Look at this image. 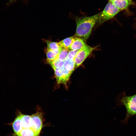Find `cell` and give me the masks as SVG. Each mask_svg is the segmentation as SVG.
Masks as SVG:
<instances>
[{
  "instance_id": "obj_1",
  "label": "cell",
  "mask_w": 136,
  "mask_h": 136,
  "mask_svg": "<svg viewBox=\"0 0 136 136\" xmlns=\"http://www.w3.org/2000/svg\"><path fill=\"white\" fill-rule=\"evenodd\" d=\"M101 12L90 16L76 18L75 36L81 38L85 42L90 35L93 28L98 22Z\"/></svg>"
},
{
  "instance_id": "obj_2",
  "label": "cell",
  "mask_w": 136,
  "mask_h": 136,
  "mask_svg": "<svg viewBox=\"0 0 136 136\" xmlns=\"http://www.w3.org/2000/svg\"><path fill=\"white\" fill-rule=\"evenodd\" d=\"M116 100L118 106H124L125 108L126 116L121 122L126 124L131 117L136 116V93L131 96H127L124 91L118 95Z\"/></svg>"
},
{
  "instance_id": "obj_3",
  "label": "cell",
  "mask_w": 136,
  "mask_h": 136,
  "mask_svg": "<svg viewBox=\"0 0 136 136\" xmlns=\"http://www.w3.org/2000/svg\"><path fill=\"white\" fill-rule=\"evenodd\" d=\"M121 10L111 3L109 2L101 12L98 22L101 23L114 17Z\"/></svg>"
},
{
  "instance_id": "obj_4",
  "label": "cell",
  "mask_w": 136,
  "mask_h": 136,
  "mask_svg": "<svg viewBox=\"0 0 136 136\" xmlns=\"http://www.w3.org/2000/svg\"><path fill=\"white\" fill-rule=\"evenodd\" d=\"M55 78L57 82V85L62 84L64 85L66 88H67V83L72 72L67 70L63 67L59 69H53Z\"/></svg>"
},
{
  "instance_id": "obj_5",
  "label": "cell",
  "mask_w": 136,
  "mask_h": 136,
  "mask_svg": "<svg viewBox=\"0 0 136 136\" xmlns=\"http://www.w3.org/2000/svg\"><path fill=\"white\" fill-rule=\"evenodd\" d=\"M95 47H92L87 45L78 50L75 59V69L79 67L91 54Z\"/></svg>"
},
{
  "instance_id": "obj_6",
  "label": "cell",
  "mask_w": 136,
  "mask_h": 136,
  "mask_svg": "<svg viewBox=\"0 0 136 136\" xmlns=\"http://www.w3.org/2000/svg\"><path fill=\"white\" fill-rule=\"evenodd\" d=\"M32 122V128L37 132L40 133L43 127V117L42 113L37 112L30 115Z\"/></svg>"
},
{
  "instance_id": "obj_7",
  "label": "cell",
  "mask_w": 136,
  "mask_h": 136,
  "mask_svg": "<svg viewBox=\"0 0 136 136\" xmlns=\"http://www.w3.org/2000/svg\"><path fill=\"white\" fill-rule=\"evenodd\" d=\"M74 36L73 42L68 49L69 50H78L87 45L82 39L75 36Z\"/></svg>"
},
{
  "instance_id": "obj_8",
  "label": "cell",
  "mask_w": 136,
  "mask_h": 136,
  "mask_svg": "<svg viewBox=\"0 0 136 136\" xmlns=\"http://www.w3.org/2000/svg\"><path fill=\"white\" fill-rule=\"evenodd\" d=\"M40 133L35 131L32 128H22L17 133H13L12 136H40Z\"/></svg>"
},
{
  "instance_id": "obj_9",
  "label": "cell",
  "mask_w": 136,
  "mask_h": 136,
  "mask_svg": "<svg viewBox=\"0 0 136 136\" xmlns=\"http://www.w3.org/2000/svg\"><path fill=\"white\" fill-rule=\"evenodd\" d=\"M19 114L22 128H32V122L30 116L23 114L20 113Z\"/></svg>"
},
{
  "instance_id": "obj_10",
  "label": "cell",
  "mask_w": 136,
  "mask_h": 136,
  "mask_svg": "<svg viewBox=\"0 0 136 136\" xmlns=\"http://www.w3.org/2000/svg\"><path fill=\"white\" fill-rule=\"evenodd\" d=\"M112 3L121 11L127 9L132 3L129 0H115Z\"/></svg>"
},
{
  "instance_id": "obj_11",
  "label": "cell",
  "mask_w": 136,
  "mask_h": 136,
  "mask_svg": "<svg viewBox=\"0 0 136 136\" xmlns=\"http://www.w3.org/2000/svg\"><path fill=\"white\" fill-rule=\"evenodd\" d=\"M8 124L12 126L14 131L13 133L16 134L19 132L22 128L20 114L17 116L12 122Z\"/></svg>"
},
{
  "instance_id": "obj_12",
  "label": "cell",
  "mask_w": 136,
  "mask_h": 136,
  "mask_svg": "<svg viewBox=\"0 0 136 136\" xmlns=\"http://www.w3.org/2000/svg\"><path fill=\"white\" fill-rule=\"evenodd\" d=\"M62 48L60 50L54 51L49 50L47 49L46 50L47 61L48 63L57 59L58 54Z\"/></svg>"
},
{
  "instance_id": "obj_13",
  "label": "cell",
  "mask_w": 136,
  "mask_h": 136,
  "mask_svg": "<svg viewBox=\"0 0 136 136\" xmlns=\"http://www.w3.org/2000/svg\"><path fill=\"white\" fill-rule=\"evenodd\" d=\"M63 66L67 70L73 73L75 70L74 60L66 58L64 61Z\"/></svg>"
},
{
  "instance_id": "obj_14",
  "label": "cell",
  "mask_w": 136,
  "mask_h": 136,
  "mask_svg": "<svg viewBox=\"0 0 136 136\" xmlns=\"http://www.w3.org/2000/svg\"><path fill=\"white\" fill-rule=\"evenodd\" d=\"M47 45V49L48 50L54 51L61 49L62 47L60 46L58 43L53 42L48 40H45Z\"/></svg>"
},
{
  "instance_id": "obj_15",
  "label": "cell",
  "mask_w": 136,
  "mask_h": 136,
  "mask_svg": "<svg viewBox=\"0 0 136 136\" xmlns=\"http://www.w3.org/2000/svg\"><path fill=\"white\" fill-rule=\"evenodd\" d=\"M74 37V36L66 38L58 42V43L62 47L68 49L73 42Z\"/></svg>"
},
{
  "instance_id": "obj_16",
  "label": "cell",
  "mask_w": 136,
  "mask_h": 136,
  "mask_svg": "<svg viewBox=\"0 0 136 136\" xmlns=\"http://www.w3.org/2000/svg\"><path fill=\"white\" fill-rule=\"evenodd\" d=\"M69 51L68 49L62 47L57 59L61 61H64L67 58Z\"/></svg>"
},
{
  "instance_id": "obj_17",
  "label": "cell",
  "mask_w": 136,
  "mask_h": 136,
  "mask_svg": "<svg viewBox=\"0 0 136 136\" xmlns=\"http://www.w3.org/2000/svg\"><path fill=\"white\" fill-rule=\"evenodd\" d=\"M53 69L61 68L63 66L64 61H61L57 59L49 62Z\"/></svg>"
},
{
  "instance_id": "obj_18",
  "label": "cell",
  "mask_w": 136,
  "mask_h": 136,
  "mask_svg": "<svg viewBox=\"0 0 136 136\" xmlns=\"http://www.w3.org/2000/svg\"><path fill=\"white\" fill-rule=\"evenodd\" d=\"M78 51L70 50L68 53L67 58L75 60V58Z\"/></svg>"
},
{
  "instance_id": "obj_19",
  "label": "cell",
  "mask_w": 136,
  "mask_h": 136,
  "mask_svg": "<svg viewBox=\"0 0 136 136\" xmlns=\"http://www.w3.org/2000/svg\"><path fill=\"white\" fill-rule=\"evenodd\" d=\"M9 0V3H13L14 2H15L16 0Z\"/></svg>"
},
{
  "instance_id": "obj_20",
  "label": "cell",
  "mask_w": 136,
  "mask_h": 136,
  "mask_svg": "<svg viewBox=\"0 0 136 136\" xmlns=\"http://www.w3.org/2000/svg\"><path fill=\"white\" fill-rule=\"evenodd\" d=\"M115 0H109V2L112 3Z\"/></svg>"
},
{
  "instance_id": "obj_21",
  "label": "cell",
  "mask_w": 136,
  "mask_h": 136,
  "mask_svg": "<svg viewBox=\"0 0 136 136\" xmlns=\"http://www.w3.org/2000/svg\"><path fill=\"white\" fill-rule=\"evenodd\" d=\"M132 0H129V1H130L131 2V3H132Z\"/></svg>"
}]
</instances>
